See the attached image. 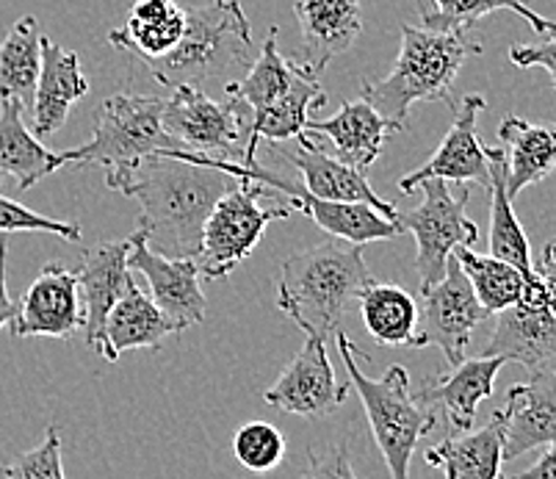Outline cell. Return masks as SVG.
<instances>
[{"label":"cell","mask_w":556,"mask_h":479,"mask_svg":"<svg viewBox=\"0 0 556 479\" xmlns=\"http://www.w3.org/2000/svg\"><path fill=\"white\" fill-rule=\"evenodd\" d=\"M482 355L520 363L529 375L556 369V316L545 305L543 286L495 314L493 336Z\"/></svg>","instance_id":"cell-15"},{"label":"cell","mask_w":556,"mask_h":479,"mask_svg":"<svg viewBox=\"0 0 556 479\" xmlns=\"http://www.w3.org/2000/svg\"><path fill=\"white\" fill-rule=\"evenodd\" d=\"M134 239L103 241L98 247H89L84 252V261L75 269L78 275V294L84 297V330L86 346L100 350V332H103L105 316L114 307V302L125 294L134 275H130L128 255Z\"/></svg>","instance_id":"cell-18"},{"label":"cell","mask_w":556,"mask_h":479,"mask_svg":"<svg viewBox=\"0 0 556 479\" xmlns=\"http://www.w3.org/2000/svg\"><path fill=\"white\" fill-rule=\"evenodd\" d=\"M186 25V9L175 7V12L166 14L164 20H155V23H136L128 20L123 28L109 34V42L116 50H125V53L136 55L139 62L150 64L164 59L166 53H172V48L178 45L180 34H184Z\"/></svg>","instance_id":"cell-35"},{"label":"cell","mask_w":556,"mask_h":479,"mask_svg":"<svg viewBox=\"0 0 556 479\" xmlns=\"http://www.w3.org/2000/svg\"><path fill=\"white\" fill-rule=\"evenodd\" d=\"M427 463L446 479H507L504 466V411H495L482 430L452 432L443 443L427 449Z\"/></svg>","instance_id":"cell-24"},{"label":"cell","mask_w":556,"mask_h":479,"mask_svg":"<svg viewBox=\"0 0 556 479\" xmlns=\"http://www.w3.org/2000/svg\"><path fill=\"white\" fill-rule=\"evenodd\" d=\"M300 23V64L311 78L325 73L336 55L346 53L363 31L361 0H294Z\"/></svg>","instance_id":"cell-17"},{"label":"cell","mask_w":556,"mask_h":479,"mask_svg":"<svg viewBox=\"0 0 556 479\" xmlns=\"http://www.w3.org/2000/svg\"><path fill=\"white\" fill-rule=\"evenodd\" d=\"M269 194L255 180H239V186H232L225 197L216 200L211 209L205 228H202V244L200 255H197V266H200L202 280H219V277L230 275L241 261L252 255L257 241L263 239L269 222L288 219L296 214L294 209H261L257 197Z\"/></svg>","instance_id":"cell-8"},{"label":"cell","mask_w":556,"mask_h":479,"mask_svg":"<svg viewBox=\"0 0 556 479\" xmlns=\"http://www.w3.org/2000/svg\"><path fill=\"white\" fill-rule=\"evenodd\" d=\"M556 441V369L532 371L507 391L504 463Z\"/></svg>","instance_id":"cell-19"},{"label":"cell","mask_w":556,"mask_h":479,"mask_svg":"<svg viewBox=\"0 0 556 479\" xmlns=\"http://www.w3.org/2000/svg\"><path fill=\"white\" fill-rule=\"evenodd\" d=\"M130 247L128 266L141 272L148 280L150 300L164 311L166 319L175 325V332H184L205 322V291L202 275L194 259H166L161 252L150 250L144 234L136 230Z\"/></svg>","instance_id":"cell-13"},{"label":"cell","mask_w":556,"mask_h":479,"mask_svg":"<svg viewBox=\"0 0 556 479\" xmlns=\"http://www.w3.org/2000/svg\"><path fill=\"white\" fill-rule=\"evenodd\" d=\"M484 45L465 31H429L424 25H402V48L391 75L363 80L361 98L374 105L393 134L407 128L409 109L416 103H448L454 78L468 55H479Z\"/></svg>","instance_id":"cell-2"},{"label":"cell","mask_w":556,"mask_h":479,"mask_svg":"<svg viewBox=\"0 0 556 479\" xmlns=\"http://www.w3.org/2000/svg\"><path fill=\"white\" fill-rule=\"evenodd\" d=\"M368 283L374 275L363 261V247L327 241L282 261L277 305L305 336L327 341Z\"/></svg>","instance_id":"cell-3"},{"label":"cell","mask_w":556,"mask_h":479,"mask_svg":"<svg viewBox=\"0 0 556 479\" xmlns=\"http://www.w3.org/2000/svg\"><path fill=\"white\" fill-rule=\"evenodd\" d=\"M513 479H556V441L548 443V449H545L543 457H540L534 466L515 474Z\"/></svg>","instance_id":"cell-43"},{"label":"cell","mask_w":556,"mask_h":479,"mask_svg":"<svg viewBox=\"0 0 556 479\" xmlns=\"http://www.w3.org/2000/svg\"><path fill=\"white\" fill-rule=\"evenodd\" d=\"M305 130L327 136L338 153L336 159L355 166L361 173H366L368 166L379 159L382 144L393 134L391 125L379 117L374 105H368L363 98L346 100L330 119H307Z\"/></svg>","instance_id":"cell-26"},{"label":"cell","mask_w":556,"mask_h":479,"mask_svg":"<svg viewBox=\"0 0 556 479\" xmlns=\"http://www.w3.org/2000/svg\"><path fill=\"white\" fill-rule=\"evenodd\" d=\"M250 109L239 100L227 103L208 98L200 87H175L172 98L164 100L166 134L180 150L208 155V159L244 164L247 139H250Z\"/></svg>","instance_id":"cell-7"},{"label":"cell","mask_w":556,"mask_h":479,"mask_svg":"<svg viewBox=\"0 0 556 479\" xmlns=\"http://www.w3.org/2000/svg\"><path fill=\"white\" fill-rule=\"evenodd\" d=\"M23 111L17 100H0V180L12 175L17 189L28 191L55 173V153L31 134Z\"/></svg>","instance_id":"cell-28"},{"label":"cell","mask_w":556,"mask_h":479,"mask_svg":"<svg viewBox=\"0 0 556 479\" xmlns=\"http://www.w3.org/2000/svg\"><path fill=\"white\" fill-rule=\"evenodd\" d=\"M327 103V94L318 87V78H311L305 70L296 64V73L291 78V87L269 103L263 111L252 114L250 119V139H247L244 166H255L257 144L263 139L269 142H286V139H300L305 136V125L311 119L313 109H321Z\"/></svg>","instance_id":"cell-25"},{"label":"cell","mask_w":556,"mask_h":479,"mask_svg":"<svg viewBox=\"0 0 556 479\" xmlns=\"http://www.w3.org/2000/svg\"><path fill=\"white\" fill-rule=\"evenodd\" d=\"M307 461H311V466L305 468L300 479H357L343 443L325 449V452L321 449H307Z\"/></svg>","instance_id":"cell-39"},{"label":"cell","mask_w":556,"mask_h":479,"mask_svg":"<svg viewBox=\"0 0 556 479\" xmlns=\"http://www.w3.org/2000/svg\"><path fill=\"white\" fill-rule=\"evenodd\" d=\"M172 332L175 325L164 311L139 286L130 283L105 316L98 355L114 363L128 350H161Z\"/></svg>","instance_id":"cell-23"},{"label":"cell","mask_w":556,"mask_h":479,"mask_svg":"<svg viewBox=\"0 0 556 479\" xmlns=\"http://www.w3.org/2000/svg\"><path fill=\"white\" fill-rule=\"evenodd\" d=\"M252 59V28L239 0H211L186 9L178 45L148 70L161 87H200L205 80L230 75Z\"/></svg>","instance_id":"cell-5"},{"label":"cell","mask_w":556,"mask_h":479,"mask_svg":"<svg viewBox=\"0 0 556 479\" xmlns=\"http://www.w3.org/2000/svg\"><path fill=\"white\" fill-rule=\"evenodd\" d=\"M534 269H538L540 283H543L545 305H548L551 314L556 316V239L545 244L543 259H540V266H534Z\"/></svg>","instance_id":"cell-42"},{"label":"cell","mask_w":556,"mask_h":479,"mask_svg":"<svg viewBox=\"0 0 556 479\" xmlns=\"http://www.w3.org/2000/svg\"><path fill=\"white\" fill-rule=\"evenodd\" d=\"M7 255H9V236L0 234V330L3 327H12V322L17 319L20 305L9 297V286H7Z\"/></svg>","instance_id":"cell-41"},{"label":"cell","mask_w":556,"mask_h":479,"mask_svg":"<svg viewBox=\"0 0 556 479\" xmlns=\"http://www.w3.org/2000/svg\"><path fill=\"white\" fill-rule=\"evenodd\" d=\"M421 294L424 302L409 346L413 350L438 346L446 355L448 366H457L465 361V350L471 344L473 330L484 325L490 314L479 305L477 294L454 255L446 264V275Z\"/></svg>","instance_id":"cell-10"},{"label":"cell","mask_w":556,"mask_h":479,"mask_svg":"<svg viewBox=\"0 0 556 479\" xmlns=\"http://www.w3.org/2000/svg\"><path fill=\"white\" fill-rule=\"evenodd\" d=\"M498 136L507 144V194L513 200L556 169V123H529L513 114L502 119Z\"/></svg>","instance_id":"cell-27"},{"label":"cell","mask_w":556,"mask_h":479,"mask_svg":"<svg viewBox=\"0 0 556 479\" xmlns=\"http://www.w3.org/2000/svg\"><path fill=\"white\" fill-rule=\"evenodd\" d=\"M164 98L153 94L116 92L100 103L94 114L92 139L80 148L55 153V169L67 164H103L128 166L148 155L180 150L161 123Z\"/></svg>","instance_id":"cell-6"},{"label":"cell","mask_w":556,"mask_h":479,"mask_svg":"<svg viewBox=\"0 0 556 479\" xmlns=\"http://www.w3.org/2000/svg\"><path fill=\"white\" fill-rule=\"evenodd\" d=\"M17 305V319L12 322L17 338H73L84 327L78 275L59 261L42 266Z\"/></svg>","instance_id":"cell-16"},{"label":"cell","mask_w":556,"mask_h":479,"mask_svg":"<svg viewBox=\"0 0 556 479\" xmlns=\"http://www.w3.org/2000/svg\"><path fill=\"white\" fill-rule=\"evenodd\" d=\"M232 455L247 471H275L286 457V436L269 421H250L232 436Z\"/></svg>","instance_id":"cell-36"},{"label":"cell","mask_w":556,"mask_h":479,"mask_svg":"<svg viewBox=\"0 0 556 479\" xmlns=\"http://www.w3.org/2000/svg\"><path fill=\"white\" fill-rule=\"evenodd\" d=\"M457 259L459 269L468 277L473 294H477L479 305L488 311L490 316L498 311H507L509 305L523 300L532 289H540L543 283H529L513 264L493 255H479L471 247H454L452 252Z\"/></svg>","instance_id":"cell-31"},{"label":"cell","mask_w":556,"mask_h":479,"mask_svg":"<svg viewBox=\"0 0 556 479\" xmlns=\"http://www.w3.org/2000/svg\"><path fill=\"white\" fill-rule=\"evenodd\" d=\"M361 314L368 336L382 346H409L418 322V302L396 283H368L361 294Z\"/></svg>","instance_id":"cell-32"},{"label":"cell","mask_w":556,"mask_h":479,"mask_svg":"<svg viewBox=\"0 0 556 479\" xmlns=\"http://www.w3.org/2000/svg\"><path fill=\"white\" fill-rule=\"evenodd\" d=\"M247 180H255L269 194H286L288 209L302 211V214L311 216L318 228L327 230L332 239H341L346 244H368V241H386L402 236V225L388 216H382L379 211H374L371 205L363 203H336V200H318V197L307 194L305 186L294 184V180H286L280 175L263 169L261 164L247 166L244 169Z\"/></svg>","instance_id":"cell-11"},{"label":"cell","mask_w":556,"mask_h":479,"mask_svg":"<svg viewBox=\"0 0 556 479\" xmlns=\"http://www.w3.org/2000/svg\"><path fill=\"white\" fill-rule=\"evenodd\" d=\"M488 109V100L482 94H468L463 103L457 105L454 123L448 128L446 139L429 161H424L418 169L399 178V189L402 194H413L424 180H454V184H479L482 189L490 191V155L493 148H484L477 136V119L479 114Z\"/></svg>","instance_id":"cell-12"},{"label":"cell","mask_w":556,"mask_h":479,"mask_svg":"<svg viewBox=\"0 0 556 479\" xmlns=\"http://www.w3.org/2000/svg\"><path fill=\"white\" fill-rule=\"evenodd\" d=\"M296 73V62H288L286 55L277 50V28H271L269 39L263 42L257 62L247 70L244 78L230 80L225 87L227 98L239 100L241 105L250 109V114H257L269 103H275L288 87Z\"/></svg>","instance_id":"cell-33"},{"label":"cell","mask_w":556,"mask_h":479,"mask_svg":"<svg viewBox=\"0 0 556 479\" xmlns=\"http://www.w3.org/2000/svg\"><path fill=\"white\" fill-rule=\"evenodd\" d=\"M421 205L407 214H399L402 230L416 236V275L421 291L432 289L443 275L452 259L454 247L477 244L479 228L477 222L468 219L465 205H468V189H459L454 194L446 180H424Z\"/></svg>","instance_id":"cell-9"},{"label":"cell","mask_w":556,"mask_h":479,"mask_svg":"<svg viewBox=\"0 0 556 479\" xmlns=\"http://www.w3.org/2000/svg\"><path fill=\"white\" fill-rule=\"evenodd\" d=\"M105 186L139 203V228L150 250L166 259H197L211 209L239 178L222 159L166 150L105 169Z\"/></svg>","instance_id":"cell-1"},{"label":"cell","mask_w":556,"mask_h":479,"mask_svg":"<svg viewBox=\"0 0 556 479\" xmlns=\"http://www.w3.org/2000/svg\"><path fill=\"white\" fill-rule=\"evenodd\" d=\"M490 255L513 264L529 283H540L529 239L515 216L513 197L507 194V153L504 148H493V155H490Z\"/></svg>","instance_id":"cell-29"},{"label":"cell","mask_w":556,"mask_h":479,"mask_svg":"<svg viewBox=\"0 0 556 479\" xmlns=\"http://www.w3.org/2000/svg\"><path fill=\"white\" fill-rule=\"evenodd\" d=\"M336 338L343 366L361 396L374 443L386 457L391 479H409V463L418 443L438 427V411L413 393L409 371L404 366H391L382 377L366 375L361 369L355 341L343 332H338Z\"/></svg>","instance_id":"cell-4"},{"label":"cell","mask_w":556,"mask_h":479,"mask_svg":"<svg viewBox=\"0 0 556 479\" xmlns=\"http://www.w3.org/2000/svg\"><path fill=\"white\" fill-rule=\"evenodd\" d=\"M504 357H465L463 363L452 366V371L429 380L421 400L434 411L441 407L452 432L473 430L479 405L493 396L495 377L504 369Z\"/></svg>","instance_id":"cell-21"},{"label":"cell","mask_w":556,"mask_h":479,"mask_svg":"<svg viewBox=\"0 0 556 479\" xmlns=\"http://www.w3.org/2000/svg\"><path fill=\"white\" fill-rule=\"evenodd\" d=\"M62 449V432L55 425H48L42 443L34 446L31 452H23L9 466H0V474L7 479H67L64 477Z\"/></svg>","instance_id":"cell-37"},{"label":"cell","mask_w":556,"mask_h":479,"mask_svg":"<svg viewBox=\"0 0 556 479\" xmlns=\"http://www.w3.org/2000/svg\"><path fill=\"white\" fill-rule=\"evenodd\" d=\"M286 159L296 166V173H300L302 186H305L307 194L318 197V200H336V203L371 205V209L379 211L382 216L399 222L396 205L382 200V197L368 186L366 173H361L355 166L343 164L341 159H332L325 150L316 148L311 134L300 136V144H296L294 150H288Z\"/></svg>","instance_id":"cell-20"},{"label":"cell","mask_w":556,"mask_h":479,"mask_svg":"<svg viewBox=\"0 0 556 479\" xmlns=\"http://www.w3.org/2000/svg\"><path fill=\"white\" fill-rule=\"evenodd\" d=\"M0 234H50L64 241H75V244L84 239L78 222L50 219L3 194H0Z\"/></svg>","instance_id":"cell-38"},{"label":"cell","mask_w":556,"mask_h":479,"mask_svg":"<svg viewBox=\"0 0 556 479\" xmlns=\"http://www.w3.org/2000/svg\"><path fill=\"white\" fill-rule=\"evenodd\" d=\"M89 94V78L80 70V59L73 50L42 37V67H39L37 94L31 105V134L53 136L70 117L73 103Z\"/></svg>","instance_id":"cell-22"},{"label":"cell","mask_w":556,"mask_h":479,"mask_svg":"<svg viewBox=\"0 0 556 479\" xmlns=\"http://www.w3.org/2000/svg\"><path fill=\"white\" fill-rule=\"evenodd\" d=\"M434 9H421V25L429 31H468L488 14L509 9L538 34H556L554 20L543 17L529 7V0H432Z\"/></svg>","instance_id":"cell-34"},{"label":"cell","mask_w":556,"mask_h":479,"mask_svg":"<svg viewBox=\"0 0 556 479\" xmlns=\"http://www.w3.org/2000/svg\"><path fill=\"white\" fill-rule=\"evenodd\" d=\"M509 62L520 70L543 67L551 75V84L556 89V34H551L548 42L543 45H515L509 50Z\"/></svg>","instance_id":"cell-40"},{"label":"cell","mask_w":556,"mask_h":479,"mask_svg":"<svg viewBox=\"0 0 556 479\" xmlns=\"http://www.w3.org/2000/svg\"><path fill=\"white\" fill-rule=\"evenodd\" d=\"M325 344L321 338L305 336V344L288 363L280 380L263 393L266 405L302 418H325L346 402L352 386L336 380Z\"/></svg>","instance_id":"cell-14"},{"label":"cell","mask_w":556,"mask_h":479,"mask_svg":"<svg viewBox=\"0 0 556 479\" xmlns=\"http://www.w3.org/2000/svg\"><path fill=\"white\" fill-rule=\"evenodd\" d=\"M42 67V34L37 17L25 14L0 42V100L12 98L31 111Z\"/></svg>","instance_id":"cell-30"}]
</instances>
